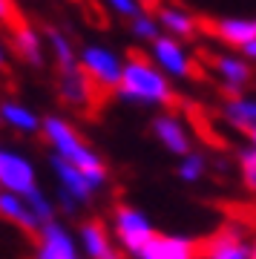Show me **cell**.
Here are the masks:
<instances>
[{
    "instance_id": "6da1fadb",
    "label": "cell",
    "mask_w": 256,
    "mask_h": 259,
    "mask_svg": "<svg viewBox=\"0 0 256 259\" xmlns=\"http://www.w3.org/2000/svg\"><path fill=\"white\" fill-rule=\"evenodd\" d=\"M115 98L130 104H144V107H173L176 90L170 87L167 75L156 66L153 58L138 49H130Z\"/></svg>"
},
{
    "instance_id": "7a4b0ae2",
    "label": "cell",
    "mask_w": 256,
    "mask_h": 259,
    "mask_svg": "<svg viewBox=\"0 0 256 259\" xmlns=\"http://www.w3.org/2000/svg\"><path fill=\"white\" fill-rule=\"evenodd\" d=\"M40 133H44L46 144L52 147V156L64 158V161H69V164H75L78 170L87 173V179H90L92 187H95V193H101V190L107 187L110 173H107L104 158L78 136V130H75L69 121H64L61 115H49V118H44V130H40Z\"/></svg>"
},
{
    "instance_id": "3957f363",
    "label": "cell",
    "mask_w": 256,
    "mask_h": 259,
    "mask_svg": "<svg viewBox=\"0 0 256 259\" xmlns=\"http://www.w3.org/2000/svg\"><path fill=\"white\" fill-rule=\"evenodd\" d=\"M110 233H112V239H115V245H118L127 256L136 259L150 242L156 239L158 231H156V225H153V219H150L144 210H138L133 204H118V207L112 210Z\"/></svg>"
},
{
    "instance_id": "277c9868",
    "label": "cell",
    "mask_w": 256,
    "mask_h": 259,
    "mask_svg": "<svg viewBox=\"0 0 256 259\" xmlns=\"http://www.w3.org/2000/svg\"><path fill=\"white\" fill-rule=\"evenodd\" d=\"M78 64H81V69L92 78V83L101 90V95H115L118 93L121 75H124V64L112 55L110 49L87 47Z\"/></svg>"
},
{
    "instance_id": "5b68a950",
    "label": "cell",
    "mask_w": 256,
    "mask_h": 259,
    "mask_svg": "<svg viewBox=\"0 0 256 259\" xmlns=\"http://www.w3.org/2000/svg\"><path fill=\"white\" fill-rule=\"evenodd\" d=\"M35 259H83L81 245H78V233H72L61 219L44 225L37 231Z\"/></svg>"
},
{
    "instance_id": "8992f818",
    "label": "cell",
    "mask_w": 256,
    "mask_h": 259,
    "mask_svg": "<svg viewBox=\"0 0 256 259\" xmlns=\"http://www.w3.org/2000/svg\"><path fill=\"white\" fill-rule=\"evenodd\" d=\"M0 187H3V193H15V196L32 193L35 187H40L35 164L15 150H0Z\"/></svg>"
},
{
    "instance_id": "52a82bcc",
    "label": "cell",
    "mask_w": 256,
    "mask_h": 259,
    "mask_svg": "<svg viewBox=\"0 0 256 259\" xmlns=\"http://www.w3.org/2000/svg\"><path fill=\"white\" fill-rule=\"evenodd\" d=\"M58 98L72 110H92L101 98V90L92 83V78L78 64L75 69L58 72Z\"/></svg>"
},
{
    "instance_id": "ba28073f",
    "label": "cell",
    "mask_w": 256,
    "mask_h": 259,
    "mask_svg": "<svg viewBox=\"0 0 256 259\" xmlns=\"http://www.w3.org/2000/svg\"><path fill=\"white\" fill-rule=\"evenodd\" d=\"M78 245L83 259H124V250L115 245L110 228L101 219H87L78 228Z\"/></svg>"
},
{
    "instance_id": "9c48e42d",
    "label": "cell",
    "mask_w": 256,
    "mask_h": 259,
    "mask_svg": "<svg viewBox=\"0 0 256 259\" xmlns=\"http://www.w3.org/2000/svg\"><path fill=\"white\" fill-rule=\"evenodd\" d=\"M153 61L164 75H173V78H199V66L187 52L182 49L179 40L173 37H158L153 40Z\"/></svg>"
},
{
    "instance_id": "30bf717a",
    "label": "cell",
    "mask_w": 256,
    "mask_h": 259,
    "mask_svg": "<svg viewBox=\"0 0 256 259\" xmlns=\"http://www.w3.org/2000/svg\"><path fill=\"white\" fill-rule=\"evenodd\" d=\"M49 167H52V173L58 179V193L61 196H69L81 207H87L95 199V187H92V182L87 179L83 170H78L75 164H69V161H64V158H58V156L49 158Z\"/></svg>"
},
{
    "instance_id": "8fae6325",
    "label": "cell",
    "mask_w": 256,
    "mask_h": 259,
    "mask_svg": "<svg viewBox=\"0 0 256 259\" xmlns=\"http://www.w3.org/2000/svg\"><path fill=\"white\" fill-rule=\"evenodd\" d=\"M201 259H250V236L236 225H228L204 242Z\"/></svg>"
},
{
    "instance_id": "7c38bea8",
    "label": "cell",
    "mask_w": 256,
    "mask_h": 259,
    "mask_svg": "<svg viewBox=\"0 0 256 259\" xmlns=\"http://www.w3.org/2000/svg\"><path fill=\"white\" fill-rule=\"evenodd\" d=\"M199 32L216 37L228 47L245 49L247 44L256 40V20H216V18H204L199 15Z\"/></svg>"
},
{
    "instance_id": "4fadbf2b",
    "label": "cell",
    "mask_w": 256,
    "mask_h": 259,
    "mask_svg": "<svg viewBox=\"0 0 256 259\" xmlns=\"http://www.w3.org/2000/svg\"><path fill=\"white\" fill-rule=\"evenodd\" d=\"M213 69L222 75V95L233 101V98H242L245 87L253 83V66L242 61V58H233V55H213L210 58Z\"/></svg>"
},
{
    "instance_id": "5bb4252c",
    "label": "cell",
    "mask_w": 256,
    "mask_h": 259,
    "mask_svg": "<svg viewBox=\"0 0 256 259\" xmlns=\"http://www.w3.org/2000/svg\"><path fill=\"white\" fill-rule=\"evenodd\" d=\"M153 136L158 139V144L167 150V153H173V156L184 158L193 153V139H190V130L184 124L179 115L173 112H161L153 118Z\"/></svg>"
},
{
    "instance_id": "9a60e30c",
    "label": "cell",
    "mask_w": 256,
    "mask_h": 259,
    "mask_svg": "<svg viewBox=\"0 0 256 259\" xmlns=\"http://www.w3.org/2000/svg\"><path fill=\"white\" fill-rule=\"evenodd\" d=\"M199 242L182 233H156L136 259H199Z\"/></svg>"
},
{
    "instance_id": "2e32d148",
    "label": "cell",
    "mask_w": 256,
    "mask_h": 259,
    "mask_svg": "<svg viewBox=\"0 0 256 259\" xmlns=\"http://www.w3.org/2000/svg\"><path fill=\"white\" fill-rule=\"evenodd\" d=\"M0 219H6L9 225L20 228L23 233H35V236L44 228L40 219H37L35 213H32V207L26 204V199L23 196H15V193H0Z\"/></svg>"
},
{
    "instance_id": "e0dca14e",
    "label": "cell",
    "mask_w": 256,
    "mask_h": 259,
    "mask_svg": "<svg viewBox=\"0 0 256 259\" xmlns=\"http://www.w3.org/2000/svg\"><path fill=\"white\" fill-rule=\"evenodd\" d=\"M0 124H6L15 133H23V136H35L44 130V121L37 118L35 112L23 107L18 101H3L0 104Z\"/></svg>"
},
{
    "instance_id": "ac0fdd59",
    "label": "cell",
    "mask_w": 256,
    "mask_h": 259,
    "mask_svg": "<svg viewBox=\"0 0 256 259\" xmlns=\"http://www.w3.org/2000/svg\"><path fill=\"white\" fill-rule=\"evenodd\" d=\"M6 37H9L12 52H15L23 64H29V66H40V64H44V55H40V40H37V35L32 32L29 23H23V26H18V29H9Z\"/></svg>"
},
{
    "instance_id": "d6986e66",
    "label": "cell",
    "mask_w": 256,
    "mask_h": 259,
    "mask_svg": "<svg viewBox=\"0 0 256 259\" xmlns=\"http://www.w3.org/2000/svg\"><path fill=\"white\" fill-rule=\"evenodd\" d=\"M222 118L228 121L233 130L247 133V130L256 127V101H250V98H233V101L225 104Z\"/></svg>"
},
{
    "instance_id": "ffe728a7",
    "label": "cell",
    "mask_w": 256,
    "mask_h": 259,
    "mask_svg": "<svg viewBox=\"0 0 256 259\" xmlns=\"http://www.w3.org/2000/svg\"><path fill=\"white\" fill-rule=\"evenodd\" d=\"M158 18H161V23H164L173 35L184 37V40H193V37L199 35V20H196V15H190V12L176 9V6H170V9L161 6Z\"/></svg>"
},
{
    "instance_id": "44dd1931",
    "label": "cell",
    "mask_w": 256,
    "mask_h": 259,
    "mask_svg": "<svg viewBox=\"0 0 256 259\" xmlns=\"http://www.w3.org/2000/svg\"><path fill=\"white\" fill-rule=\"evenodd\" d=\"M23 199H26V204L32 207V213L40 219V225H49V222H55V219H58V204L46 196L44 187H35V190L26 193Z\"/></svg>"
},
{
    "instance_id": "7402d4cb",
    "label": "cell",
    "mask_w": 256,
    "mask_h": 259,
    "mask_svg": "<svg viewBox=\"0 0 256 259\" xmlns=\"http://www.w3.org/2000/svg\"><path fill=\"white\" fill-rule=\"evenodd\" d=\"M204 173H207V161H204L201 153H190V156H184L182 161H179V167H176V176L182 179L184 185H196V182H201Z\"/></svg>"
},
{
    "instance_id": "603a6c76",
    "label": "cell",
    "mask_w": 256,
    "mask_h": 259,
    "mask_svg": "<svg viewBox=\"0 0 256 259\" xmlns=\"http://www.w3.org/2000/svg\"><path fill=\"white\" fill-rule=\"evenodd\" d=\"M46 35L52 40V49H55V64H58V72H64V69H75L78 66V58H75L72 47H69V40H66L58 29H46Z\"/></svg>"
},
{
    "instance_id": "cb8c5ba5",
    "label": "cell",
    "mask_w": 256,
    "mask_h": 259,
    "mask_svg": "<svg viewBox=\"0 0 256 259\" xmlns=\"http://www.w3.org/2000/svg\"><path fill=\"white\" fill-rule=\"evenodd\" d=\"M239 170H242V182L250 193H256V147L247 144L242 153H239Z\"/></svg>"
},
{
    "instance_id": "d4e9b609",
    "label": "cell",
    "mask_w": 256,
    "mask_h": 259,
    "mask_svg": "<svg viewBox=\"0 0 256 259\" xmlns=\"http://www.w3.org/2000/svg\"><path fill=\"white\" fill-rule=\"evenodd\" d=\"M72 3L95 23V26H101V29L110 26V18H107V12H104V6H101L98 0H72Z\"/></svg>"
},
{
    "instance_id": "484cf974",
    "label": "cell",
    "mask_w": 256,
    "mask_h": 259,
    "mask_svg": "<svg viewBox=\"0 0 256 259\" xmlns=\"http://www.w3.org/2000/svg\"><path fill=\"white\" fill-rule=\"evenodd\" d=\"M133 32L138 37H144V40H158V26L153 23V18H136L133 20Z\"/></svg>"
},
{
    "instance_id": "4316f807",
    "label": "cell",
    "mask_w": 256,
    "mask_h": 259,
    "mask_svg": "<svg viewBox=\"0 0 256 259\" xmlns=\"http://www.w3.org/2000/svg\"><path fill=\"white\" fill-rule=\"evenodd\" d=\"M112 6H115L121 15H127V18H138V6L133 0H112Z\"/></svg>"
},
{
    "instance_id": "83f0119b",
    "label": "cell",
    "mask_w": 256,
    "mask_h": 259,
    "mask_svg": "<svg viewBox=\"0 0 256 259\" xmlns=\"http://www.w3.org/2000/svg\"><path fill=\"white\" fill-rule=\"evenodd\" d=\"M138 3L147 9V18H150V15H158V12H161V3H164V0H138Z\"/></svg>"
},
{
    "instance_id": "f1b7e54d",
    "label": "cell",
    "mask_w": 256,
    "mask_h": 259,
    "mask_svg": "<svg viewBox=\"0 0 256 259\" xmlns=\"http://www.w3.org/2000/svg\"><path fill=\"white\" fill-rule=\"evenodd\" d=\"M242 52H245L247 58H253V61H256V40H253V44H247V47L242 49Z\"/></svg>"
},
{
    "instance_id": "f546056e",
    "label": "cell",
    "mask_w": 256,
    "mask_h": 259,
    "mask_svg": "<svg viewBox=\"0 0 256 259\" xmlns=\"http://www.w3.org/2000/svg\"><path fill=\"white\" fill-rule=\"evenodd\" d=\"M245 136H247V141H250V147H256V127H253V130H247Z\"/></svg>"
},
{
    "instance_id": "4dcf8cb0",
    "label": "cell",
    "mask_w": 256,
    "mask_h": 259,
    "mask_svg": "<svg viewBox=\"0 0 256 259\" xmlns=\"http://www.w3.org/2000/svg\"><path fill=\"white\" fill-rule=\"evenodd\" d=\"M9 64H6V55H3V47H0V72H6Z\"/></svg>"
},
{
    "instance_id": "1f68e13d",
    "label": "cell",
    "mask_w": 256,
    "mask_h": 259,
    "mask_svg": "<svg viewBox=\"0 0 256 259\" xmlns=\"http://www.w3.org/2000/svg\"><path fill=\"white\" fill-rule=\"evenodd\" d=\"M250 259H256V231H253V236H250Z\"/></svg>"
},
{
    "instance_id": "d6a6232c",
    "label": "cell",
    "mask_w": 256,
    "mask_h": 259,
    "mask_svg": "<svg viewBox=\"0 0 256 259\" xmlns=\"http://www.w3.org/2000/svg\"><path fill=\"white\" fill-rule=\"evenodd\" d=\"M0 193H3V187H0Z\"/></svg>"
},
{
    "instance_id": "836d02e7",
    "label": "cell",
    "mask_w": 256,
    "mask_h": 259,
    "mask_svg": "<svg viewBox=\"0 0 256 259\" xmlns=\"http://www.w3.org/2000/svg\"><path fill=\"white\" fill-rule=\"evenodd\" d=\"M0 150H3V147H0Z\"/></svg>"
}]
</instances>
